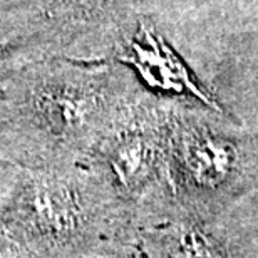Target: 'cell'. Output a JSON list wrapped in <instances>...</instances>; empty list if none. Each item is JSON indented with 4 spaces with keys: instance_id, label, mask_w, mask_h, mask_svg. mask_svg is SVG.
<instances>
[{
    "instance_id": "obj_2",
    "label": "cell",
    "mask_w": 258,
    "mask_h": 258,
    "mask_svg": "<svg viewBox=\"0 0 258 258\" xmlns=\"http://www.w3.org/2000/svg\"><path fill=\"white\" fill-rule=\"evenodd\" d=\"M4 176L0 220L40 258H84L104 220V200L94 178L79 164H5Z\"/></svg>"
},
{
    "instance_id": "obj_4",
    "label": "cell",
    "mask_w": 258,
    "mask_h": 258,
    "mask_svg": "<svg viewBox=\"0 0 258 258\" xmlns=\"http://www.w3.org/2000/svg\"><path fill=\"white\" fill-rule=\"evenodd\" d=\"M122 60L136 67L139 76L154 89L184 92L198 97L205 104L216 106L205 94V91L200 89L173 50H169L158 37H154L151 30L146 27H143L141 34L133 40L127 54L122 55Z\"/></svg>"
},
{
    "instance_id": "obj_5",
    "label": "cell",
    "mask_w": 258,
    "mask_h": 258,
    "mask_svg": "<svg viewBox=\"0 0 258 258\" xmlns=\"http://www.w3.org/2000/svg\"><path fill=\"white\" fill-rule=\"evenodd\" d=\"M42 7L54 44H69L106 29L114 17L116 0H44Z\"/></svg>"
},
{
    "instance_id": "obj_1",
    "label": "cell",
    "mask_w": 258,
    "mask_h": 258,
    "mask_svg": "<svg viewBox=\"0 0 258 258\" xmlns=\"http://www.w3.org/2000/svg\"><path fill=\"white\" fill-rule=\"evenodd\" d=\"M0 159L20 168H59L89 156L121 112L101 71L42 60L4 72Z\"/></svg>"
},
{
    "instance_id": "obj_9",
    "label": "cell",
    "mask_w": 258,
    "mask_h": 258,
    "mask_svg": "<svg viewBox=\"0 0 258 258\" xmlns=\"http://www.w3.org/2000/svg\"><path fill=\"white\" fill-rule=\"evenodd\" d=\"M4 72H0V77H2ZM0 96H2V81H0Z\"/></svg>"
},
{
    "instance_id": "obj_8",
    "label": "cell",
    "mask_w": 258,
    "mask_h": 258,
    "mask_svg": "<svg viewBox=\"0 0 258 258\" xmlns=\"http://www.w3.org/2000/svg\"><path fill=\"white\" fill-rule=\"evenodd\" d=\"M0 258H40L0 220Z\"/></svg>"
},
{
    "instance_id": "obj_7",
    "label": "cell",
    "mask_w": 258,
    "mask_h": 258,
    "mask_svg": "<svg viewBox=\"0 0 258 258\" xmlns=\"http://www.w3.org/2000/svg\"><path fill=\"white\" fill-rule=\"evenodd\" d=\"M163 258H220L213 243L198 230H186L164 251Z\"/></svg>"
},
{
    "instance_id": "obj_3",
    "label": "cell",
    "mask_w": 258,
    "mask_h": 258,
    "mask_svg": "<svg viewBox=\"0 0 258 258\" xmlns=\"http://www.w3.org/2000/svg\"><path fill=\"white\" fill-rule=\"evenodd\" d=\"M89 158L117 196H141L153 184L161 159L156 117L146 112L119 116Z\"/></svg>"
},
{
    "instance_id": "obj_10",
    "label": "cell",
    "mask_w": 258,
    "mask_h": 258,
    "mask_svg": "<svg viewBox=\"0 0 258 258\" xmlns=\"http://www.w3.org/2000/svg\"><path fill=\"white\" fill-rule=\"evenodd\" d=\"M0 2H2V0H0Z\"/></svg>"
},
{
    "instance_id": "obj_6",
    "label": "cell",
    "mask_w": 258,
    "mask_h": 258,
    "mask_svg": "<svg viewBox=\"0 0 258 258\" xmlns=\"http://www.w3.org/2000/svg\"><path fill=\"white\" fill-rule=\"evenodd\" d=\"M176 159L195 183L215 186L230 176L235 154L230 144L196 131H181L176 136Z\"/></svg>"
}]
</instances>
